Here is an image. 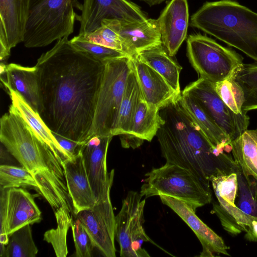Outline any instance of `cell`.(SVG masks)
<instances>
[{
  "label": "cell",
  "mask_w": 257,
  "mask_h": 257,
  "mask_svg": "<svg viewBox=\"0 0 257 257\" xmlns=\"http://www.w3.org/2000/svg\"><path fill=\"white\" fill-rule=\"evenodd\" d=\"M68 37L37 60L39 114L53 133L83 143L92 136L104 63L75 49Z\"/></svg>",
  "instance_id": "6da1fadb"
},
{
  "label": "cell",
  "mask_w": 257,
  "mask_h": 257,
  "mask_svg": "<svg viewBox=\"0 0 257 257\" xmlns=\"http://www.w3.org/2000/svg\"><path fill=\"white\" fill-rule=\"evenodd\" d=\"M179 96L159 110L162 123L156 136L166 163L208 181L213 176L236 170L232 155L211 144L183 107Z\"/></svg>",
  "instance_id": "7a4b0ae2"
},
{
  "label": "cell",
  "mask_w": 257,
  "mask_h": 257,
  "mask_svg": "<svg viewBox=\"0 0 257 257\" xmlns=\"http://www.w3.org/2000/svg\"><path fill=\"white\" fill-rule=\"evenodd\" d=\"M0 141L32 174L37 184V190L54 211L61 207L71 210L72 200L65 183L62 166L12 104L0 119Z\"/></svg>",
  "instance_id": "3957f363"
},
{
  "label": "cell",
  "mask_w": 257,
  "mask_h": 257,
  "mask_svg": "<svg viewBox=\"0 0 257 257\" xmlns=\"http://www.w3.org/2000/svg\"><path fill=\"white\" fill-rule=\"evenodd\" d=\"M190 26L257 61V13L238 2H206L192 16Z\"/></svg>",
  "instance_id": "277c9868"
},
{
  "label": "cell",
  "mask_w": 257,
  "mask_h": 257,
  "mask_svg": "<svg viewBox=\"0 0 257 257\" xmlns=\"http://www.w3.org/2000/svg\"><path fill=\"white\" fill-rule=\"evenodd\" d=\"M74 8L81 10L82 5L77 0H30L25 46L45 47L73 33L79 17Z\"/></svg>",
  "instance_id": "5b68a950"
},
{
  "label": "cell",
  "mask_w": 257,
  "mask_h": 257,
  "mask_svg": "<svg viewBox=\"0 0 257 257\" xmlns=\"http://www.w3.org/2000/svg\"><path fill=\"white\" fill-rule=\"evenodd\" d=\"M145 176L140 194L145 198L165 195L184 201L194 210L212 200L210 182L178 165L166 163Z\"/></svg>",
  "instance_id": "8992f818"
},
{
  "label": "cell",
  "mask_w": 257,
  "mask_h": 257,
  "mask_svg": "<svg viewBox=\"0 0 257 257\" xmlns=\"http://www.w3.org/2000/svg\"><path fill=\"white\" fill-rule=\"evenodd\" d=\"M132 64L128 56L104 63L91 136H116L119 109Z\"/></svg>",
  "instance_id": "52a82bcc"
},
{
  "label": "cell",
  "mask_w": 257,
  "mask_h": 257,
  "mask_svg": "<svg viewBox=\"0 0 257 257\" xmlns=\"http://www.w3.org/2000/svg\"><path fill=\"white\" fill-rule=\"evenodd\" d=\"M187 52L199 77L213 84L235 75L244 64L243 57L236 51L200 34L189 36Z\"/></svg>",
  "instance_id": "ba28073f"
},
{
  "label": "cell",
  "mask_w": 257,
  "mask_h": 257,
  "mask_svg": "<svg viewBox=\"0 0 257 257\" xmlns=\"http://www.w3.org/2000/svg\"><path fill=\"white\" fill-rule=\"evenodd\" d=\"M145 199L136 191L128 192L122 200L121 209L115 216V238L120 247L121 257H149L142 248L144 242L156 244L143 227Z\"/></svg>",
  "instance_id": "9c48e42d"
},
{
  "label": "cell",
  "mask_w": 257,
  "mask_h": 257,
  "mask_svg": "<svg viewBox=\"0 0 257 257\" xmlns=\"http://www.w3.org/2000/svg\"><path fill=\"white\" fill-rule=\"evenodd\" d=\"M181 94L195 100L231 142L248 129L247 113L237 114L232 111L217 93L214 84L205 79L199 77L186 86Z\"/></svg>",
  "instance_id": "30bf717a"
},
{
  "label": "cell",
  "mask_w": 257,
  "mask_h": 257,
  "mask_svg": "<svg viewBox=\"0 0 257 257\" xmlns=\"http://www.w3.org/2000/svg\"><path fill=\"white\" fill-rule=\"evenodd\" d=\"M236 172L237 170L218 174L209 179L217 199L213 202V212L223 229L233 236L246 232L251 222L257 219L245 214L235 203L238 191Z\"/></svg>",
  "instance_id": "8fae6325"
},
{
  "label": "cell",
  "mask_w": 257,
  "mask_h": 257,
  "mask_svg": "<svg viewBox=\"0 0 257 257\" xmlns=\"http://www.w3.org/2000/svg\"><path fill=\"white\" fill-rule=\"evenodd\" d=\"M79 34L84 36L98 29L105 19L120 21H142L147 15L131 0H83Z\"/></svg>",
  "instance_id": "7c38bea8"
},
{
  "label": "cell",
  "mask_w": 257,
  "mask_h": 257,
  "mask_svg": "<svg viewBox=\"0 0 257 257\" xmlns=\"http://www.w3.org/2000/svg\"><path fill=\"white\" fill-rule=\"evenodd\" d=\"M112 136L93 135L81 148L83 162L96 202L110 197L114 170L108 173L106 157Z\"/></svg>",
  "instance_id": "4fadbf2b"
},
{
  "label": "cell",
  "mask_w": 257,
  "mask_h": 257,
  "mask_svg": "<svg viewBox=\"0 0 257 257\" xmlns=\"http://www.w3.org/2000/svg\"><path fill=\"white\" fill-rule=\"evenodd\" d=\"M89 234L93 244L106 257H115V216L110 197L96 202L90 209L75 215Z\"/></svg>",
  "instance_id": "5bb4252c"
},
{
  "label": "cell",
  "mask_w": 257,
  "mask_h": 257,
  "mask_svg": "<svg viewBox=\"0 0 257 257\" xmlns=\"http://www.w3.org/2000/svg\"><path fill=\"white\" fill-rule=\"evenodd\" d=\"M30 0H0V59L5 63L11 50L23 42Z\"/></svg>",
  "instance_id": "9a60e30c"
},
{
  "label": "cell",
  "mask_w": 257,
  "mask_h": 257,
  "mask_svg": "<svg viewBox=\"0 0 257 257\" xmlns=\"http://www.w3.org/2000/svg\"><path fill=\"white\" fill-rule=\"evenodd\" d=\"M162 202L173 210L193 230L202 249L199 256L213 257L216 254L230 255L223 239L205 224L191 206L177 198L160 195Z\"/></svg>",
  "instance_id": "2e32d148"
},
{
  "label": "cell",
  "mask_w": 257,
  "mask_h": 257,
  "mask_svg": "<svg viewBox=\"0 0 257 257\" xmlns=\"http://www.w3.org/2000/svg\"><path fill=\"white\" fill-rule=\"evenodd\" d=\"M189 17L187 0H171L157 19L162 44L172 57L186 38Z\"/></svg>",
  "instance_id": "e0dca14e"
},
{
  "label": "cell",
  "mask_w": 257,
  "mask_h": 257,
  "mask_svg": "<svg viewBox=\"0 0 257 257\" xmlns=\"http://www.w3.org/2000/svg\"><path fill=\"white\" fill-rule=\"evenodd\" d=\"M6 209V228L8 235L27 224L40 222L41 212L34 196L20 188L1 189Z\"/></svg>",
  "instance_id": "ac0fdd59"
},
{
  "label": "cell",
  "mask_w": 257,
  "mask_h": 257,
  "mask_svg": "<svg viewBox=\"0 0 257 257\" xmlns=\"http://www.w3.org/2000/svg\"><path fill=\"white\" fill-rule=\"evenodd\" d=\"M62 167L75 216L82 210L92 209L96 199L80 151L73 158L66 160Z\"/></svg>",
  "instance_id": "d6986e66"
},
{
  "label": "cell",
  "mask_w": 257,
  "mask_h": 257,
  "mask_svg": "<svg viewBox=\"0 0 257 257\" xmlns=\"http://www.w3.org/2000/svg\"><path fill=\"white\" fill-rule=\"evenodd\" d=\"M142 94L147 103L159 109L176 99L178 94L164 78L136 55L132 57Z\"/></svg>",
  "instance_id": "ffe728a7"
},
{
  "label": "cell",
  "mask_w": 257,
  "mask_h": 257,
  "mask_svg": "<svg viewBox=\"0 0 257 257\" xmlns=\"http://www.w3.org/2000/svg\"><path fill=\"white\" fill-rule=\"evenodd\" d=\"M119 36L125 53L131 57L162 44L157 19L120 21Z\"/></svg>",
  "instance_id": "44dd1931"
},
{
  "label": "cell",
  "mask_w": 257,
  "mask_h": 257,
  "mask_svg": "<svg viewBox=\"0 0 257 257\" xmlns=\"http://www.w3.org/2000/svg\"><path fill=\"white\" fill-rule=\"evenodd\" d=\"M5 79H1L6 89L18 92L36 112L41 109L39 77L36 66L26 67L15 63L6 65Z\"/></svg>",
  "instance_id": "7402d4cb"
},
{
  "label": "cell",
  "mask_w": 257,
  "mask_h": 257,
  "mask_svg": "<svg viewBox=\"0 0 257 257\" xmlns=\"http://www.w3.org/2000/svg\"><path fill=\"white\" fill-rule=\"evenodd\" d=\"M6 90L11 98L12 104L17 108L40 140L50 148L61 165L63 166L66 160L72 159L60 146L53 132L43 120L39 113L35 111L18 92L11 88Z\"/></svg>",
  "instance_id": "603a6c76"
},
{
  "label": "cell",
  "mask_w": 257,
  "mask_h": 257,
  "mask_svg": "<svg viewBox=\"0 0 257 257\" xmlns=\"http://www.w3.org/2000/svg\"><path fill=\"white\" fill-rule=\"evenodd\" d=\"M180 101L198 125L205 136L216 148L227 153L231 152V141L228 136L191 97L181 94Z\"/></svg>",
  "instance_id": "cb8c5ba5"
},
{
  "label": "cell",
  "mask_w": 257,
  "mask_h": 257,
  "mask_svg": "<svg viewBox=\"0 0 257 257\" xmlns=\"http://www.w3.org/2000/svg\"><path fill=\"white\" fill-rule=\"evenodd\" d=\"M230 147L237 169L257 179V128L245 131L231 142Z\"/></svg>",
  "instance_id": "d4e9b609"
},
{
  "label": "cell",
  "mask_w": 257,
  "mask_h": 257,
  "mask_svg": "<svg viewBox=\"0 0 257 257\" xmlns=\"http://www.w3.org/2000/svg\"><path fill=\"white\" fill-rule=\"evenodd\" d=\"M137 55L162 75L178 94L181 93L179 77L182 67L168 54L162 44Z\"/></svg>",
  "instance_id": "484cf974"
},
{
  "label": "cell",
  "mask_w": 257,
  "mask_h": 257,
  "mask_svg": "<svg viewBox=\"0 0 257 257\" xmlns=\"http://www.w3.org/2000/svg\"><path fill=\"white\" fill-rule=\"evenodd\" d=\"M132 61L119 109L116 136L130 134L138 106L144 98L132 59Z\"/></svg>",
  "instance_id": "4316f807"
},
{
  "label": "cell",
  "mask_w": 257,
  "mask_h": 257,
  "mask_svg": "<svg viewBox=\"0 0 257 257\" xmlns=\"http://www.w3.org/2000/svg\"><path fill=\"white\" fill-rule=\"evenodd\" d=\"M160 109L142 99L133 118L128 135L151 142L156 136L162 123Z\"/></svg>",
  "instance_id": "83f0119b"
},
{
  "label": "cell",
  "mask_w": 257,
  "mask_h": 257,
  "mask_svg": "<svg viewBox=\"0 0 257 257\" xmlns=\"http://www.w3.org/2000/svg\"><path fill=\"white\" fill-rule=\"evenodd\" d=\"M54 212L57 227L46 231L44 234V240L52 245L56 256L66 257L68 253L67 232L71 226L74 216L63 207Z\"/></svg>",
  "instance_id": "f1b7e54d"
},
{
  "label": "cell",
  "mask_w": 257,
  "mask_h": 257,
  "mask_svg": "<svg viewBox=\"0 0 257 257\" xmlns=\"http://www.w3.org/2000/svg\"><path fill=\"white\" fill-rule=\"evenodd\" d=\"M38 252L30 224H27L9 235L4 257H35Z\"/></svg>",
  "instance_id": "f546056e"
},
{
  "label": "cell",
  "mask_w": 257,
  "mask_h": 257,
  "mask_svg": "<svg viewBox=\"0 0 257 257\" xmlns=\"http://www.w3.org/2000/svg\"><path fill=\"white\" fill-rule=\"evenodd\" d=\"M237 207L247 215L257 218V179L244 175L237 167Z\"/></svg>",
  "instance_id": "4dcf8cb0"
},
{
  "label": "cell",
  "mask_w": 257,
  "mask_h": 257,
  "mask_svg": "<svg viewBox=\"0 0 257 257\" xmlns=\"http://www.w3.org/2000/svg\"><path fill=\"white\" fill-rule=\"evenodd\" d=\"M234 77L244 91L245 100L243 111L247 113L257 109V61L244 63Z\"/></svg>",
  "instance_id": "1f68e13d"
},
{
  "label": "cell",
  "mask_w": 257,
  "mask_h": 257,
  "mask_svg": "<svg viewBox=\"0 0 257 257\" xmlns=\"http://www.w3.org/2000/svg\"><path fill=\"white\" fill-rule=\"evenodd\" d=\"M119 20L105 19L98 29L82 36L90 42L125 53L119 36Z\"/></svg>",
  "instance_id": "d6a6232c"
},
{
  "label": "cell",
  "mask_w": 257,
  "mask_h": 257,
  "mask_svg": "<svg viewBox=\"0 0 257 257\" xmlns=\"http://www.w3.org/2000/svg\"><path fill=\"white\" fill-rule=\"evenodd\" d=\"M214 86L218 95L232 111L237 114L246 113L242 110L245 100L244 91L234 75L214 84Z\"/></svg>",
  "instance_id": "836d02e7"
},
{
  "label": "cell",
  "mask_w": 257,
  "mask_h": 257,
  "mask_svg": "<svg viewBox=\"0 0 257 257\" xmlns=\"http://www.w3.org/2000/svg\"><path fill=\"white\" fill-rule=\"evenodd\" d=\"M1 189L34 187L37 184L32 174L24 167L1 165L0 166Z\"/></svg>",
  "instance_id": "e575fe53"
},
{
  "label": "cell",
  "mask_w": 257,
  "mask_h": 257,
  "mask_svg": "<svg viewBox=\"0 0 257 257\" xmlns=\"http://www.w3.org/2000/svg\"><path fill=\"white\" fill-rule=\"evenodd\" d=\"M69 41L71 45L78 51L85 53L103 63L128 56L120 51L90 42L79 35Z\"/></svg>",
  "instance_id": "d590c367"
},
{
  "label": "cell",
  "mask_w": 257,
  "mask_h": 257,
  "mask_svg": "<svg viewBox=\"0 0 257 257\" xmlns=\"http://www.w3.org/2000/svg\"><path fill=\"white\" fill-rule=\"evenodd\" d=\"M71 228L75 248V256L91 257L95 246L82 223L75 216L73 217Z\"/></svg>",
  "instance_id": "8d00e7d4"
},
{
  "label": "cell",
  "mask_w": 257,
  "mask_h": 257,
  "mask_svg": "<svg viewBox=\"0 0 257 257\" xmlns=\"http://www.w3.org/2000/svg\"><path fill=\"white\" fill-rule=\"evenodd\" d=\"M53 133L60 146L67 153L71 158H73L80 152L83 143L75 142Z\"/></svg>",
  "instance_id": "74e56055"
},
{
  "label": "cell",
  "mask_w": 257,
  "mask_h": 257,
  "mask_svg": "<svg viewBox=\"0 0 257 257\" xmlns=\"http://www.w3.org/2000/svg\"><path fill=\"white\" fill-rule=\"evenodd\" d=\"M245 232L244 237L247 240L257 242V219L251 222Z\"/></svg>",
  "instance_id": "f35d334b"
},
{
  "label": "cell",
  "mask_w": 257,
  "mask_h": 257,
  "mask_svg": "<svg viewBox=\"0 0 257 257\" xmlns=\"http://www.w3.org/2000/svg\"><path fill=\"white\" fill-rule=\"evenodd\" d=\"M141 1H143L148 5H149L150 6H153L157 5L160 4L163 2H164L165 0H140Z\"/></svg>",
  "instance_id": "ab89813d"
}]
</instances>
